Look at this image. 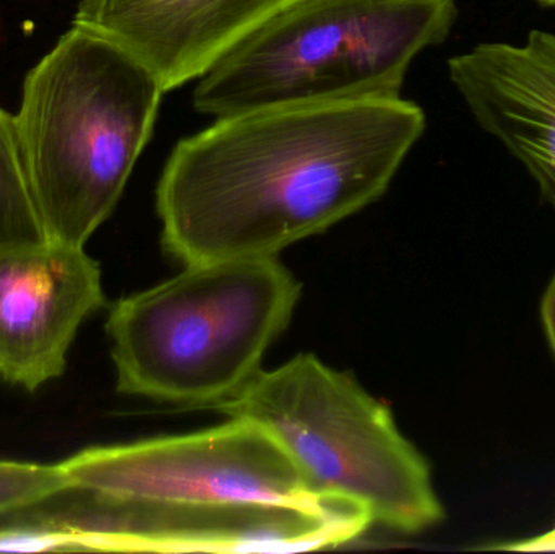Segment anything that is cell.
<instances>
[{
    "label": "cell",
    "instance_id": "5b68a950",
    "mask_svg": "<svg viewBox=\"0 0 555 554\" xmlns=\"http://www.w3.org/2000/svg\"><path fill=\"white\" fill-rule=\"evenodd\" d=\"M459 0H293L194 90L214 119L266 107L400 98L414 59L447 41Z\"/></svg>",
    "mask_w": 555,
    "mask_h": 554
},
{
    "label": "cell",
    "instance_id": "52a82bcc",
    "mask_svg": "<svg viewBox=\"0 0 555 554\" xmlns=\"http://www.w3.org/2000/svg\"><path fill=\"white\" fill-rule=\"evenodd\" d=\"M104 305L100 263L85 247L0 250V377L29 392L57 379L78 328Z\"/></svg>",
    "mask_w": 555,
    "mask_h": 554
},
{
    "label": "cell",
    "instance_id": "7c38bea8",
    "mask_svg": "<svg viewBox=\"0 0 555 554\" xmlns=\"http://www.w3.org/2000/svg\"><path fill=\"white\" fill-rule=\"evenodd\" d=\"M489 550H511V552H555V526L550 532L534 539L517 540V542L501 543L488 546Z\"/></svg>",
    "mask_w": 555,
    "mask_h": 554
},
{
    "label": "cell",
    "instance_id": "9c48e42d",
    "mask_svg": "<svg viewBox=\"0 0 555 554\" xmlns=\"http://www.w3.org/2000/svg\"><path fill=\"white\" fill-rule=\"evenodd\" d=\"M293 0H81L74 25L145 65L165 93L204 77Z\"/></svg>",
    "mask_w": 555,
    "mask_h": 554
},
{
    "label": "cell",
    "instance_id": "30bf717a",
    "mask_svg": "<svg viewBox=\"0 0 555 554\" xmlns=\"http://www.w3.org/2000/svg\"><path fill=\"white\" fill-rule=\"evenodd\" d=\"M48 241L16 136L15 116L0 107V250Z\"/></svg>",
    "mask_w": 555,
    "mask_h": 554
},
{
    "label": "cell",
    "instance_id": "4fadbf2b",
    "mask_svg": "<svg viewBox=\"0 0 555 554\" xmlns=\"http://www.w3.org/2000/svg\"><path fill=\"white\" fill-rule=\"evenodd\" d=\"M541 319L546 328L547 340L555 353V275L544 293L543 302H541Z\"/></svg>",
    "mask_w": 555,
    "mask_h": 554
},
{
    "label": "cell",
    "instance_id": "8992f818",
    "mask_svg": "<svg viewBox=\"0 0 555 554\" xmlns=\"http://www.w3.org/2000/svg\"><path fill=\"white\" fill-rule=\"evenodd\" d=\"M208 410L269 429L317 493L359 504L372 524L414 536L446 517L429 462L390 409L313 355L260 371Z\"/></svg>",
    "mask_w": 555,
    "mask_h": 554
},
{
    "label": "cell",
    "instance_id": "8fae6325",
    "mask_svg": "<svg viewBox=\"0 0 555 554\" xmlns=\"http://www.w3.org/2000/svg\"><path fill=\"white\" fill-rule=\"evenodd\" d=\"M70 490L64 467L59 464L0 461V516L39 506Z\"/></svg>",
    "mask_w": 555,
    "mask_h": 554
},
{
    "label": "cell",
    "instance_id": "277c9868",
    "mask_svg": "<svg viewBox=\"0 0 555 554\" xmlns=\"http://www.w3.org/2000/svg\"><path fill=\"white\" fill-rule=\"evenodd\" d=\"M184 267L114 302L106 332L120 394L208 410L262 371L302 286L276 257Z\"/></svg>",
    "mask_w": 555,
    "mask_h": 554
},
{
    "label": "cell",
    "instance_id": "6da1fadb",
    "mask_svg": "<svg viewBox=\"0 0 555 554\" xmlns=\"http://www.w3.org/2000/svg\"><path fill=\"white\" fill-rule=\"evenodd\" d=\"M403 98L266 107L179 140L156 185L184 266L276 257L377 202L426 130Z\"/></svg>",
    "mask_w": 555,
    "mask_h": 554
},
{
    "label": "cell",
    "instance_id": "5bb4252c",
    "mask_svg": "<svg viewBox=\"0 0 555 554\" xmlns=\"http://www.w3.org/2000/svg\"><path fill=\"white\" fill-rule=\"evenodd\" d=\"M541 7H555V0H533Z\"/></svg>",
    "mask_w": 555,
    "mask_h": 554
},
{
    "label": "cell",
    "instance_id": "3957f363",
    "mask_svg": "<svg viewBox=\"0 0 555 554\" xmlns=\"http://www.w3.org/2000/svg\"><path fill=\"white\" fill-rule=\"evenodd\" d=\"M163 96L145 65L75 25L29 70L15 127L48 240L85 247L113 215Z\"/></svg>",
    "mask_w": 555,
    "mask_h": 554
},
{
    "label": "cell",
    "instance_id": "7a4b0ae2",
    "mask_svg": "<svg viewBox=\"0 0 555 554\" xmlns=\"http://www.w3.org/2000/svg\"><path fill=\"white\" fill-rule=\"evenodd\" d=\"M61 464L70 488L96 497L103 552L297 553L338 540L335 519L319 506L346 500L317 493L253 420L98 446Z\"/></svg>",
    "mask_w": 555,
    "mask_h": 554
},
{
    "label": "cell",
    "instance_id": "ba28073f",
    "mask_svg": "<svg viewBox=\"0 0 555 554\" xmlns=\"http://www.w3.org/2000/svg\"><path fill=\"white\" fill-rule=\"evenodd\" d=\"M447 68L478 126L524 165L555 211V33L533 29L520 46L481 42Z\"/></svg>",
    "mask_w": 555,
    "mask_h": 554
}]
</instances>
